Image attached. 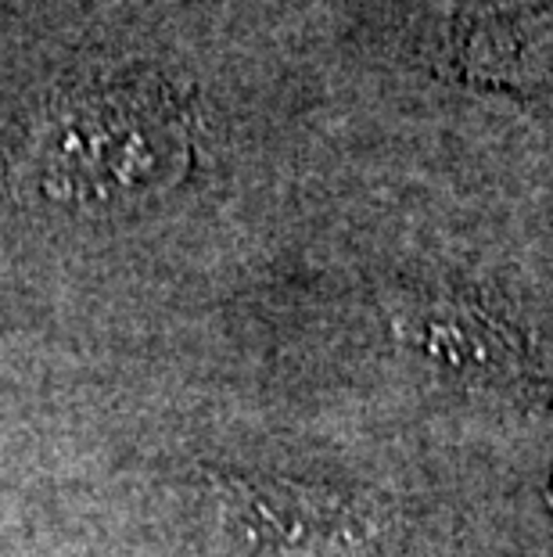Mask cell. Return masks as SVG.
Wrapping results in <instances>:
<instances>
[{"mask_svg":"<svg viewBox=\"0 0 553 557\" xmlns=\"http://www.w3.org/2000/svg\"><path fill=\"white\" fill-rule=\"evenodd\" d=\"M187 115L159 79L76 90L37 137L43 191L54 198H112L162 184L187 165Z\"/></svg>","mask_w":553,"mask_h":557,"instance_id":"6da1fadb","label":"cell"},{"mask_svg":"<svg viewBox=\"0 0 553 557\" xmlns=\"http://www.w3.org/2000/svg\"><path fill=\"white\" fill-rule=\"evenodd\" d=\"M223 529L255 557H345L374 536V515L345 493L209 471Z\"/></svg>","mask_w":553,"mask_h":557,"instance_id":"7a4b0ae2","label":"cell"},{"mask_svg":"<svg viewBox=\"0 0 553 557\" xmlns=\"http://www.w3.org/2000/svg\"><path fill=\"white\" fill-rule=\"evenodd\" d=\"M395 335L406 346L425 349L435 363L467 377L507 385L514 393L532 385V363L521 338L470 299L420 302L417 310L395 320Z\"/></svg>","mask_w":553,"mask_h":557,"instance_id":"3957f363","label":"cell"},{"mask_svg":"<svg viewBox=\"0 0 553 557\" xmlns=\"http://www.w3.org/2000/svg\"><path fill=\"white\" fill-rule=\"evenodd\" d=\"M456 65L464 79L486 87H553V0L467 18L456 37Z\"/></svg>","mask_w":553,"mask_h":557,"instance_id":"277c9868","label":"cell"}]
</instances>
